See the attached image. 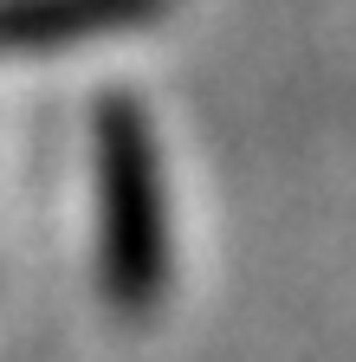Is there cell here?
I'll return each instance as SVG.
<instances>
[{
    "label": "cell",
    "instance_id": "6da1fadb",
    "mask_svg": "<svg viewBox=\"0 0 356 362\" xmlns=\"http://www.w3.org/2000/svg\"><path fill=\"white\" fill-rule=\"evenodd\" d=\"M149 0H20L0 7V45H33V39H59L78 26H110V20H137Z\"/></svg>",
    "mask_w": 356,
    "mask_h": 362
}]
</instances>
